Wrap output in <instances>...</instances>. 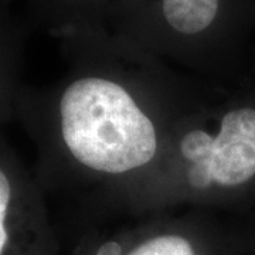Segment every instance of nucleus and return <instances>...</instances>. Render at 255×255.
Here are the masks:
<instances>
[{"label": "nucleus", "mask_w": 255, "mask_h": 255, "mask_svg": "<svg viewBox=\"0 0 255 255\" xmlns=\"http://www.w3.org/2000/svg\"><path fill=\"white\" fill-rule=\"evenodd\" d=\"M220 85L157 68L80 67L21 88L16 119L36 147L33 172L61 236L124 219L153 179L177 125Z\"/></svg>", "instance_id": "1"}, {"label": "nucleus", "mask_w": 255, "mask_h": 255, "mask_svg": "<svg viewBox=\"0 0 255 255\" xmlns=\"http://www.w3.org/2000/svg\"><path fill=\"white\" fill-rule=\"evenodd\" d=\"M254 204L255 90L219 87L180 121L125 217L169 209L226 214Z\"/></svg>", "instance_id": "2"}, {"label": "nucleus", "mask_w": 255, "mask_h": 255, "mask_svg": "<svg viewBox=\"0 0 255 255\" xmlns=\"http://www.w3.org/2000/svg\"><path fill=\"white\" fill-rule=\"evenodd\" d=\"M63 255H230L219 213L169 209L64 236Z\"/></svg>", "instance_id": "3"}, {"label": "nucleus", "mask_w": 255, "mask_h": 255, "mask_svg": "<svg viewBox=\"0 0 255 255\" xmlns=\"http://www.w3.org/2000/svg\"><path fill=\"white\" fill-rule=\"evenodd\" d=\"M61 234L33 169L0 133V255H63Z\"/></svg>", "instance_id": "4"}, {"label": "nucleus", "mask_w": 255, "mask_h": 255, "mask_svg": "<svg viewBox=\"0 0 255 255\" xmlns=\"http://www.w3.org/2000/svg\"><path fill=\"white\" fill-rule=\"evenodd\" d=\"M221 0H160L159 18L169 37L182 41L207 38L219 24Z\"/></svg>", "instance_id": "5"}, {"label": "nucleus", "mask_w": 255, "mask_h": 255, "mask_svg": "<svg viewBox=\"0 0 255 255\" xmlns=\"http://www.w3.org/2000/svg\"><path fill=\"white\" fill-rule=\"evenodd\" d=\"M21 85L18 84L17 71L13 64V55L0 43V133L11 119L16 118V102Z\"/></svg>", "instance_id": "6"}]
</instances>
